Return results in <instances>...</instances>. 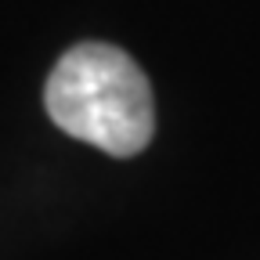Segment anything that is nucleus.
Wrapping results in <instances>:
<instances>
[{
    "label": "nucleus",
    "mask_w": 260,
    "mask_h": 260,
    "mask_svg": "<svg viewBox=\"0 0 260 260\" xmlns=\"http://www.w3.org/2000/svg\"><path fill=\"white\" fill-rule=\"evenodd\" d=\"M44 105L54 126L116 159L148 148L155 102L138 61L112 44H76L47 76Z\"/></svg>",
    "instance_id": "1"
}]
</instances>
